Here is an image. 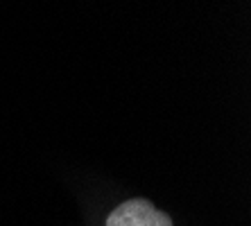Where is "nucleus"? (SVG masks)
I'll use <instances>...</instances> for the list:
<instances>
[{
  "mask_svg": "<svg viewBox=\"0 0 251 226\" xmlns=\"http://www.w3.org/2000/svg\"><path fill=\"white\" fill-rule=\"evenodd\" d=\"M106 226H172V220L147 199H129L106 217Z\"/></svg>",
  "mask_w": 251,
  "mask_h": 226,
  "instance_id": "f257e3e1",
  "label": "nucleus"
}]
</instances>
